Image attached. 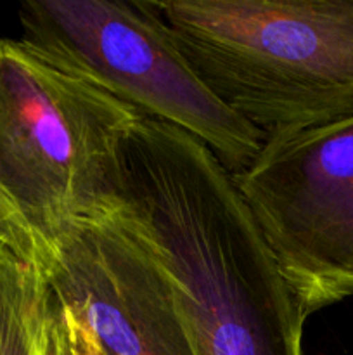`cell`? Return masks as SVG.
<instances>
[{
	"label": "cell",
	"mask_w": 353,
	"mask_h": 355,
	"mask_svg": "<svg viewBox=\"0 0 353 355\" xmlns=\"http://www.w3.org/2000/svg\"><path fill=\"white\" fill-rule=\"evenodd\" d=\"M141 114L23 42L0 40V225L40 269L78 225L125 205L123 148Z\"/></svg>",
	"instance_id": "obj_1"
},
{
	"label": "cell",
	"mask_w": 353,
	"mask_h": 355,
	"mask_svg": "<svg viewBox=\"0 0 353 355\" xmlns=\"http://www.w3.org/2000/svg\"><path fill=\"white\" fill-rule=\"evenodd\" d=\"M208 89L266 137L353 111V0H144Z\"/></svg>",
	"instance_id": "obj_2"
},
{
	"label": "cell",
	"mask_w": 353,
	"mask_h": 355,
	"mask_svg": "<svg viewBox=\"0 0 353 355\" xmlns=\"http://www.w3.org/2000/svg\"><path fill=\"white\" fill-rule=\"evenodd\" d=\"M19 21L35 54L141 116L187 132L230 173L258 155L265 135L208 89L144 2L31 0Z\"/></svg>",
	"instance_id": "obj_3"
},
{
	"label": "cell",
	"mask_w": 353,
	"mask_h": 355,
	"mask_svg": "<svg viewBox=\"0 0 353 355\" xmlns=\"http://www.w3.org/2000/svg\"><path fill=\"white\" fill-rule=\"evenodd\" d=\"M232 179L307 318L353 297V111L266 137Z\"/></svg>",
	"instance_id": "obj_4"
},
{
	"label": "cell",
	"mask_w": 353,
	"mask_h": 355,
	"mask_svg": "<svg viewBox=\"0 0 353 355\" xmlns=\"http://www.w3.org/2000/svg\"><path fill=\"white\" fill-rule=\"evenodd\" d=\"M37 270L107 355H196L172 279L125 205L64 232Z\"/></svg>",
	"instance_id": "obj_5"
},
{
	"label": "cell",
	"mask_w": 353,
	"mask_h": 355,
	"mask_svg": "<svg viewBox=\"0 0 353 355\" xmlns=\"http://www.w3.org/2000/svg\"><path fill=\"white\" fill-rule=\"evenodd\" d=\"M45 279L37 267L0 245V355H38Z\"/></svg>",
	"instance_id": "obj_6"
},
{
	"label": "cell",
	"mask_w": 353,
	"mask_h": 355,
	"mask_svg": "<svg viewBox=\"0 0 353 355\" xmlns=\"http://www.w3.org/2000/svg\"><path fill=\"white\" fill-rule=\"evenodd\" d=\"M0 245L7 246V248L12 250V252H14V243H12V239H10L9 232H7L6 229L2 227V225H0Z\"/></svg>",
	"instance_id": "obj_7"
}]
</instances>
